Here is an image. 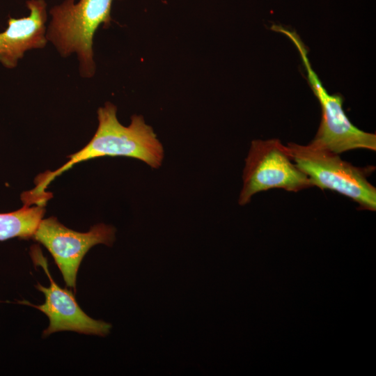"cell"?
<instances>
[{
    "mask_svg": "<svg viewBox=\"0 0 376 376\" xmlns=\"http://www.w3.org/2000/svg\"><path fill=\"white\" fill-rule=\"evenodd\" d=\"M116 107L107 102L97 110L98 126L91 140L82 149L68 156L69 160L54 171H47L36 178L35 187L22 195L28 204L45 205L48 200L45 189L58 176L74 165L100 157H127L138 159L152 169L162 166L164 152L152 127L142 116L133 115L128 126L117 118Z\"/></svg>",
    "mask_w": 376,
    "mask_h": 376,
    "instance_id": "cell-1",
    "label": "cell"
},
{
    "mask_svg": "<svg viewBox=\"0 0 376 376\" xmlns=\"http://www.w3.org/2000/svg\"><path fill=\"white\" fill-rule=\"evenodd\" d=\"M286 146L293 162L308 176L313 187L343 195L361 210L375 211L376 188L368 180L375 166H356L339 154L311 141L307 145L290 142Z\"/></svg>",
    "mask_w": 376,
    "mask_h": 376,
    "instance_id": "cell-2",
    "label": "cell"
},
{
    "mask_svg": "<svg viewBox=\"0 0 376 376\" xmlns=\"http://www.w3.org/2000/svg\"><path fill=\"white\" fill-rule=\"evenodd\" d=\"M113 1L79 0L75 3V0H65L49 10L47 41L63 57L77 54L80 74L84 77L95 74L93 37L100 25H110Z\"/></svg>",
    "mask_w": 376,
    "mask_h": 376,
    "instance_id": "cell-3",
    "label": "cell"
},
{
    "mask_svg": "<svg viewBox=\"0 0 376 376\" xmlns=\"http://www.w3.org/2000/svg\"><path fill=\"white\" fill-rule=\"evenodd\" d=\"M272 29L285 34L296 46L307 72L310 86L320 102L321 121L311 142L339 155L355 149L375 151V134L366 132L354 125L343 110L342 96L327 92L313 70L308 58V50L299 35L281 26L273 25Z\"/></svg>",
    "mask_w": 376,
    "mask_h": 376,
    "instance_id": "cell-4",
    "label": "cell"
},
{
    "mask_svg": "<svg viewBox=\"0 0 376 376\" xmlns=\"http://www.w3.org/2000/svg\"><path fill=\"white\" fill-rule=\"evenodd\" d=\"M242 179L240 205L249 203L260 191L281 189L297 192L313 187L308 176L293 162L287 146L279 139L251 141Z\"/></svg>",
    "mask_w": 376,
    "mask_h": 376,
    "instance_id": "cell-5",
    "label": "cell"
},
{
    "mask_svg": "<svg viewBox=\"0 0 376 376\" xmlns=\"http://www.w3.org/2000/svg\"><path fill=\"white\" fill-rule=\"evenodd\" d=\"M115 233L113 226L104 224H96L86 233H79L51 217L41 220L32 238L49 251L66 285L75 289L77 274L83 258L96 244L111 246Z\"/></svg>",
    "mask_w": 376,
    "mask_h": 376,
    "instance_id": "cell-6",
    "label": "cell"
},
{
    "mask_svg": "<svg viewBox=\"0 0 376 376\" xmlns=\"http://www.w3.org/2000/svg\"><path fill=\"white\" fill-rule=\"evenodd\" d=\"M36 249L33 250V260L43 267L50 284L46 288L38 283L36 288L44 293L45 300L41 305H34L27 301L22 303L40 310L49 318V324L43 331V336H47L61 331H72L100 336L108 335L111 325L104 321L95 320L82 311L72 292L61 288L54 281L49 274L45 258Z\"/></svg>",
    "mask_w": 376,
    "mask_h": 376,
    "instance_id": "cell-7",
    "label": "cell"
},
{
    "mask_svg": "<svg viewBox=\"0 0 376 376\" xmlns=\"http://www.w3.org/2000/svg\"><path fill=\"white\" fill-rule=\"evenodd\" d=\"M29 15L22 18H10L7 29L0 32V62L8 68H15L26 52L45 47L47 18L44 0H29Z\"/></svg>",
    "mask_w": 376,
    "mask_h": 376,
    "instance_id": "cell-8",
    "label": "cell"
},
{
    "mask_svg": "<svg viewBox=\"0 0 376 376\" xmlns=\"http://www.w3.org/2000/svg\"><path fill=\"white\" fill-rule=\"evenodd\" d=\"M44 207L24 205L17 210L0 213V241L32 238L45 214Z\"/></svg>",
    "mask_w": 376,
    "mask_h": 376,
    "instance_id": "cell-9",
    "label": "cell"
}]
</instances>
